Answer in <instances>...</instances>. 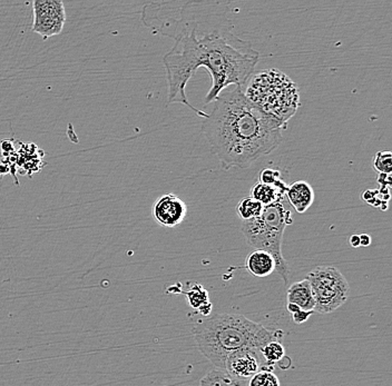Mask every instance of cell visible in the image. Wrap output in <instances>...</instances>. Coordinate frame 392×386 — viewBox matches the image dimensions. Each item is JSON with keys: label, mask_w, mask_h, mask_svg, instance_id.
Masks as SVG:
<instances>
[{"label": "cell", "mask_w": 392, "mask_h": 386, "mask_svg": "<svg viewBox=\"0 0 392 386\" xmlns=\"http://www.w3.org/2000/svg\"><path fill=\"white\" fill-rule=\"evenodd\" d=\"M162 34L175 40L163 58L169 104H183L206 119L208 114L193 107L186 96L187 83L201 67L210 73L212 87L206 105L214 103L230 86L243 90L256 71L260 54L248 40L237 37L227 18V3L185 1L167 4Z\"/></svg>", "instance_id": "6da1fadb"}, {"label": "cell", "mask_w": 392, "mask_h": 386, "mask_svg": "<svg viewBox=\"0 0 392 386\" xmlns=\"http://www.w3.org/2000/svg\"><path fill=\"white\" fill-rule=\"evenodd\" d=\"M287 125L245 97L241 88L225 90L203 119L202 132L224 171L247 169L283 142Z\"/></svg>", "instance_id": "7a4b0ae2"}, {"label": "cell", "mask_w": 392, "mask_h": 386, "mask_svg": "<svg viewBox=\"0 0 392 386\" xmlns=\"http://www.w3.org/2000/svg\"><path fill=\"white\" fill-rule=\"evenodd\" d=\"M193 335L198 351L214 368L224 370L227 356L243 349L262 351L268 342L281 341V330L264 327L239 314H216L200 320L193 326Z\"/></svg>", "instance_id": "3957f363"}, {"label": "cell", "mask_w": 392, "mask_h": 386, "mask_svg": "<svg viewBox=\"0 0 392 386\" xmlns=\"http://www.w3.org/2000/svg\"><path fill=\"white\" fill-rule=\"evenodd\" d=\"M242 92L251 103L285 125L300 107L297 85L280 69L253 73Z\"/></svg>", "instance_id": "277c9868"}, {"label": "cell", "mask_w": 392, "mask_h": 386, "mask_svg": "<svg viewBox=\"0 0 392 386\" xmlns=\"http://www.w3.org/2000/svg\"><path fill=\"white\" fill-rule=\"evenodd\" d=\"M292 224V213L285 207L283 200L264 206L259 217L241 222V231L248 244L273 256L277 263L275 271L285 283L289 282L290 268L282 254V242L285 229Z\"/></svg>", "instance_id": "5b68a950"}, {"label": "cell", "mask_w": 392, "mask_h": 386, "mask_svg": "<svg viewBox=\"0 0 392 386\" xmlns=\"http://www.w3.org/2000/svg\"><path fill=\"white\" fill-rule=\"evenodd\" d=\"M307 279L314 295V312L329 314L347 302L350 287L335 266H318L307 275Z\"/></svg>", "instance_id": "8992f818"}, {"label": "cell", "mask_w": 392, "mask_h": 386, "mask_svg": "<svg viewBox=\"0 0 392 386\" xmlns=\"http://www.w3.org/2000/svg\"><path fill=\"white\" fill-rule=\"evenodd\" d=\"M65 23L66 11L59 0H35L32 3V30L44 40L61 34Z\"/></svg>", "instance_id": "52a82bcc"}, {"label": "cell", "mask_w": 392, "mask_h": 386, "mask_svg": "<svg viewBox=\"0 0 392 386\" xmlns=\"http://www.w3.org/2000/svg\"><path fill=\"white\" fill-rule=\"evenodd\" d=\"M264 370H274V368L266 362L262 351L254 349H243L232 353L224 364V370L239 383L249 382L252 376Z\"/></svg>", "instance_id": "ba28073f"}, {"label": "cell", "mask_w": 392, "mask_h": 386, "mask_svg": "<svg viewBox=\"0 0 392 386\" xmlns=\"http://www.w3.org/2000/svg\"><path fill=\"white\" fill-rule=\"evenodd\" d=\"M153 215L161 227L172 229L183 223L187 215V205L177 195L165 194L154 203Z\"/></svg>", "instance_id": "9c48e42d"}, {"label": "cell", "mask_w": 392, "mask_h": 386, "mask_svg": "<svg viewBox=\"0 0 392 386\" xmlns=\"http://www.w3.org/2000/svg\"><path fill=\"white\" fill-rule=\"evenodd\" d=\"M285 196L297 214H304L314 204V187L306 181H295L287 186Z\"/></svg>", "instance_id": "30bf717a"}, {"label": "cell", "mask_w": 392, "mask_h": 386, "mask_svg": "<svg viewBox=\"0 0 392 386\" xmlns=\"http://www.w3.org/2000/svg\"><path fill=\"white\" fill-rule=\"evenodd\" d=\"M245 268L256 277H266L275 272L277 263L270 253L256 250L248 255L245 260Z\"/></svg>", "instance_id": "8fae6325"}, {"label": "cell", "mask_w": 392, "mask_h": 386, "mask_svg": "<svg viewBox=\"0 0 392 386\" xmlns=\"http://www.w3.org/2000/svg\"><path fill=\"white\" fill-rule=\"evenodd\" d=\"M287 300L303 310L314 312V300L308 279L295 282L287 289Z\"/></svg>", "instance_id": "7c38bea8"}, {"label": "cell", "mask_w": 392, "mask_h": 386, "mask_svg": "<svg viewBox=\"0 0 392 386\" xmlns=\"http://www.w3.org/2000/svg\"><path fill=\"white\" fill-rule=\"evenodd\" d=\"M287 185L285 181L280 185H266L258 181L251 191V198L260 202L263 206L272 205L285 198Z\"/></svg>", "instance_id": "4fadbf2b"}, {"label": "cell", "mask_w": 392, "mask_h": 386, "mask_svg": "<svg viewBox=\"0 0 392 386\" xmlns=\"http://www.w3.org/2000/svg\"><path fill=\"white\" fill-rule=\"evenodd\" d=\"M187 303L191 308L198 310L204 316H208L212 312V304L210 302L208 291L201 284H193L187 292H184Z\"/></svg>", "instance_id": "5bb4252c"}, {"label": "cell", "mask_w": 392, "mask_h": 386, "mask_svg": "<svg viewBox=\"0 0 392 386\" xmlns=\"http://www.w3.org/2000/svg\"><path fill=\"white\" fill-rule=\"evenodd\" d=\"M263 208L264 206L260 202L249 196L239 200L237 206V213L241 222L250 221L253 218L259 217Z\"/></svg>", "instance_id": "9a60e30c"}, {"label": "cell", "mask_w": 392, "mask_h": 386, "mask_svg": "<svg viewBox=\"0 0 392 386\" xmlns=\"http://www.w3.org/2000/svg\"><path fill=\"white\" fill-rule=\"evenodd\" d=\"M200 386H241L224 370L213 368L201 380Z\"/></svg>", "instance_id": "2e32d148"}, {"label": "cell", "mask_w": 392, "mask_h": 386, "mask_svg": "<svg viewBox=\"0 0 392 386\" xmlns=\"http://www.w3.org/2000/svg\"><path fill=\"white\" fill-rule=\"evenodd\" d=\"M262 355L268 366L275 368L278 363L285 358V347L283 346L281 341L268 342V344L264 345L262 349Z\"/></svg>", "instance_id": "e0dca14e"}, {"label": "cell", "mask_w": 392, "mask_h": 386, "mask_svg": "<svg viewBox=\"0 0 392 386\" xmlns=\"http://www.w3.org/2000/svg\"><path fill=\"white\" fill-rule=\"evenodd\" d=\"M374 169L379 174L391 175L392 173V152L390 150H380L376 152L372 159Z\"/></svg>", "instance_id": "ac0fdd59"}, {"label": "cell", "mask_w": 392, "mask_h": 386, "mask_svg": "<svg viewBox=\"0 0 392 386\" xmlns=\"http://www.w3.org/2000/svg\"><path fill=\"white\" fill-rule=\"evenodd\" d=\"M248 386H281L279 378L273 370H260L249 380Z\"/></svg>", "instance_id": "d6986e66"}, {"label": "cell", "mask_w": 392, "mask_h": 386, "mask_svg": "<svg viewBox=\"0 0 392 386\" xmlns=\"http://www.w3.org/2000/svg\"><path fill=\"white\" fill-rule=\"evenodd\" d=\"M362 200L374 207L381 208L382 210H387L388 202L389 200L382 196L381 193L378 189H368L362 194Z\"/></svg>", "instance_id": "ffe728a7"}, {"label": "cell", "mask_w": 392, "mask_h": 386, "mask_svg": "<svg viewBox=\"0 0 392 386\" xmlns=\"http://www.w3.org/2000/svg\"><path fill=\"white\" fill-rule=\"evenodd\" d=\"M259 181L266 185H280L283 183L281 179V171L278 169H268V167H266L260 171Z\"/></svg>", "instance_id": "44dd1931"}, {"label": "cell", "mask_w": 392, "mask_h": 386, "mask_svg": "<svg viewBox=\"0 0 392 386\" xmlns=\"http://www.w3.org/2000/svg\"><path fill=\"white\" fill-rule=\"evenodd\" d=\"M312 314H314V312H310V310H300L299 312L292 314L293 322H295V324L306 323L307 320L311 318Z\"/></svg>", "instance_id": "7402d4cb"}, {"label": "cell", "mask_w": 392, "mask_h": 386, "mask_svg": "<svg viewBox=\"0 0 392 386\" xmlns=\"http://www.w3.org/2000/svg\"><path fill=\"white\" fill-rule=\"evenodd\" d=\"M378 183H379L381 187H389L391 186V175H386V174H379V179H378Z\"/></svg>", "instance_id": "603a6c76"}, {"label": "cell", "mask_w": 392, "mask_h": 386, "mask_svg": "<svg viewBox=\"0 0 392 386\" xmlns=\"http://www.w3.org/2000/svg\"><path fill=\"white\" fill-rule=\"evenodd\" d=\"M360 237V246L367 247L372 244V237L368 234L359 235Z\"/></svg>", "instance_id": "cb8c5ba5"}, {"label": "cell", "mask_w": 392, "mask_h": 386, "mask_svg": "<svg viewBox=\"0 0 392 386\" xmlns=\"http://www.w3.org/2000/svg\"><path fill=\"white\" fill-rule=\"evenodd\" d=\"M349 243H350L351 246L355 247V248H358L360 247V237L359 235L355 234L349 239Z\"/></svg>", "instance_id": "d4e9b609"}]
</instances>
